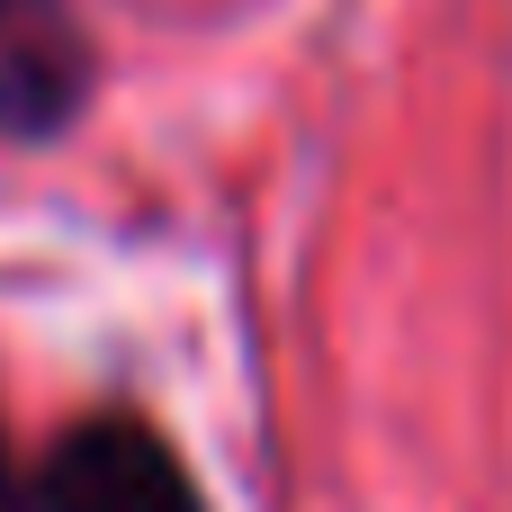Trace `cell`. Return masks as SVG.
<instances>
[{
  "instance_id": "6da1fadb",
  "label": "cell",
  "mask_w": 512,
  "mask_h": 512,
  "mask_svg": "<svg viewBox=\"0 0 512 512\" xmlns=\"http://www.w3.org/2000/svg\"><path fill=\"white\" fill-rule=\"evenodd\" d=\"M36 512H216V486L198 477L189 441L144 405V396H90L72 405L36 468H27Z\"/></svg>"
},
{
  "instance_id": "7a4b0ae2",
  "label": "cell",
  "mask_w": 512,
  "mask_h": 512,
  "mask_svg": "<svg viewBox=\"0 0 512 512\" xmlns=\"http://www.w3.org/2000/svg\"><path fill=\"white\" fill-rule=\"evenodd\" d=\"M108 99V36L81 0H0V153H63Z\"/></svg>"
},
{
  "instance_id": "3957f363",
  "label": "cell",
  "mask_w": 512,
  "mask_h": 512,
  "mask_svg": "<svg viewBox=\"0 0 512 512\" xmlns=\"http://www.w3.org/2000/svg\"><path fill=\"white\" fill-rule=\"evenodd\" d=\"M27 450H18V432H9V396H0V512H36L27 504Z\"/></svg>"
}]
</instances>
